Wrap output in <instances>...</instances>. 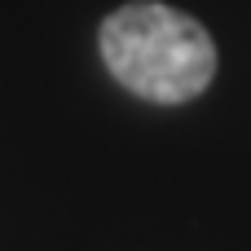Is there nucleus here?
<instances>
[{"mask_svg":"<svg viewBox=\"0 0 251 251\" xmlns=\"http://www.w3.org/2000/svg\"><path fill=\"white\" fill-rule=\"evenodd\" d=\"M110 75L146 101H190L216 79V40L199 18L163 0H132L101 22Z\"/></svg>","mask_w":251,"mask_h":251,"instance_id":"nucleus-1","label":"nucleus"}]
</instances>
